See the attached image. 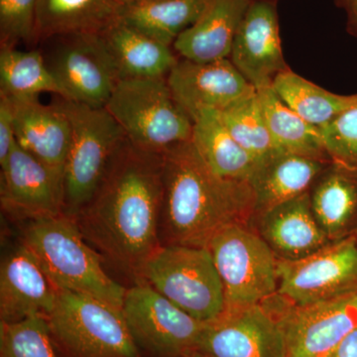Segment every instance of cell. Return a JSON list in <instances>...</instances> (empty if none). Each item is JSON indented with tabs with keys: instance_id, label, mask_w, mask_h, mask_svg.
Wrapping results in <instances>:
<instances>
[{
	"instance_id": "1",
	"label": "cell",
	"mask_w": 357,
	"mask_h": 357,
	"mask_svg": "<svg viewBox=\"0 0 357 357\" xmlns=\"http://www.w3.org/2000/svg\"><path fill=\"white\" fill-rule=\"evenodd\" d=\"M163 160V153L140 149L126 138L93 198L75 217L103 261L135 282L161 246Z\"/></svg>"
},
{
	"instance_id": "2",
	"label": "cell",
	"mask_w": 357,
	"mask_h": 357,
	"mask_svg": "<svg viewBox=\"0 0 357 357\" xmlns=\"http://www.w3.org/2000/svg\"><path fill=\"white\" fill-rule=\"evenodd\" d=\"M163 159L162 246L208 248L222 227L232 223L251 225L255 196L250 183L218 176L192 141L169 148Z\"/></svg>"
},
{
	"instance_id": "3",
	"label": "cell",
	"mask_w": 357,
	"mask_h": 357,
	"mask_svg": "<svg viewBox=\"0 0 357 357\" xmlns=\"http://www.w3.org/2000/svg\"><path fill=\"white\" fill-rule=\"evenodd\" d=\"M21 243L60 291L91 296L122 310L126 289L105 271L103 259L67 213L28 222Z\"/></svg>"
},
{
	"instance_id": "4",
	"label": "cell",
	"mask_w": 357,
	"mask_h": 357,
	"mask_svg": "<svg viewBox=\"0 0 357 357\" xmlns=\"http://www.w3.org/2000/svg\"><path fill=\"white\" fill-rule=\"evenodd\" d=\"M166 77L121 79L105 107L133 145L155 153L191 141L192 135L194 122Z\"/></svg>"
},
{
	"instance_id": "5",
	"label": "cell",
	"mask_w": 357,
	"mask_h": 357,
	"mask_svg": "<svg viewBox=\"0 0 357 357\" xmlns=\"http://www.w3.org/2000/svg\"><path fill=\"white\" fill-rule=\"evenodd\" d=\"M46 319L60 357H144L122 310L102 300L58 290Z\"/></svg>"
},
{
	"instance_id": "6",
	"label": "cell",
	"mask_w": 357,
	"mask_h": 357,
	"mask_svg": "<svg viewBox=\"0 0 357 357\" xmlns=\"http://www.w3.org/2000/svg\"><path fill=\"white\" fill-rule=\"evenodd\" d=\"M55 103L72 126L64 170V201L65 213L75 218L93 198L126 136L105 107L62 98Z\"/></svg>"
},
{
	"instance_id": "7",
	"label": "cell",
	"mask_w": 357,
	"mask_h": 357,
	"mask_svg": "<svg viewBox=\"0 0 357 357\" xmlns=\"http://www.w3.org/2000/svg\"><path fill=\"white\" fill-rule=\"evenodd\" d=\"M139 281L203 323L225 311L222 280L208 248L161 245L143 267Z\"/></svg>"
},
{
	"instance_id": "8",
	"label": "cell",
	"mask_w": 357,
	"mask_h": 357,
	"mask_svg": "<svg viewBox=\"0 0 357 357\" xmlns=\"http://www.w3.org/2000/svg\"><path fill=\"white\" fill-rule=\"evenodd\" d=\"M208 248L222 280L225 309L259 304L277 293L278 258L252 225L222 227Z\"/></svg>"
},
{
	"instance_id": "9",
	"label": "cell",
	"mask_w": 357,
	"mask_h": 357,
	"mask_svg": "<svg viewBox=\"0 0 357 357\" xmlns=\"http://www.w3.org/2000/svg\"><path fill=\"white\" fill-rule=\"evenodd\" d=\"M122 314L141 352L152 357L196 351L204 325L142 281L126 289Z\"/></svg>"
},
{
	"instance_id": "10",
	"label": "cell",
	"mask_w": 357,
	"mask_h": 357,
	"mask_svg": "<svg viewBox=\"0 0 357 357\" xmlns=\"http://www.w3.org/2000/svg\"><path fill=\"white\" fill-rule=\"evenodd\" d=\"M277 293L297 306H309L357 293V238L333 241L299 260L277 262Z\"/></svg>"
},
{
	"instance_id": "11",
	"label": "cell",
	"mask_w": 357,
	"mask_h": 357,
	"mask_svg": "<svg viewBox=\"0 0 357 357\" xmlns=\"http://www.w3.org/2000/svg\"><path fill=\"white\" fill-rule=\"evenodd\" d=\"M261 303L283 331L286 357H328L357 326V293L309 306L278 293Z\"/></svg>"
},
{
	"instance_id": "12",
	"label": "cell",
	"mask_w": 357,
	"mask_h": 357,
	"mask_svg": "<svg viewBox=\"0 0 357 357\" xmlns=\"http://www.w3.org/2000/svg\"><path fill=\"white\" fill-rule=\"evenodd\" d=\"M61 38L62 42L46 63L64 89L65 100L105 107L121 77L102 35Z\"/></svg>"
},
{
	"instance_id": "13",
	"label": "cell",
	"mask_w": 357,
	"mask_h": 357,
	"mask_svg": "<svg viewBox=\"0 0 357 357\" xmlns=\"http://www.w3.org/2000/svg\"><path fill=\"white\" fill-rule=\"evenodd\" d=\"M196 352L208 357H286L285 337L259 303L225 309L204 323Z\"/></svg>"
},
{
	"instance_id": "14",
	"label": "cell",
	"mask_w": 357,
	"mask_h": 357,
	"mask_svg": "<svg viewBox=\"0 0 357 357\" xmlns=\"http://www.w3.org/2000/svg\"><path fill=\"white\" fill-rule=\"evenodd\" d=\"M0 202L16 220L55 217L65 213L64 178L16 143L1 167Z\"/></svg>"
},
{
	"instance_id": "15",
	"label": "cell",
	"mask_w": 357,
	"mask_h": 357,
	"mask_svg": "<svg viewBox=\"0 0 357 357\" xmlns=\"http://www.w3.org/2000/svg\"><path fill=\"white\" fill-rule=\"evenodd\" d=\"M229 60L256 91L272 86L275 77L289 69L275 1L251 2L237 30Z\"/></svg>"
},
{
	"instance_id": "16",
	"label": "cell",
	"mask_w": 357,
	"mask_h": 357,
	"mask_svg": "<svg viewBox=\"0 0 357 357\" xmlns=\"http://www.w3.org/2000/svg\"><path fill=\"white\" fill-rule=\"evenodd\" d=\"M174 98L194 121L204 110H220L255 88L229 59L196 62L178 60L166 77Z\"/></svg>"
},
{
	"instance_id": "17",
	"label": "cell",
	"mask_w": 357,
	"mask_h": 357,
	"mask_svg": "<svg viewBox=\"0 0 357 357\" xmlns=\"http://www.w3.org/2000/svg\"><path fill=\"white\" fill-rule=\"evenodd\" d=\"M58 290L24 244L11 251L0 266V323L49 316Z\"/></svg>"
},
{
	"instance_id": "18",
	"label": "cell",
	"mask_w": 357,
	"mask_h": 357,
	"mask_svg": "<svg viewBox=\"0 0 357 357\" xmlns=\"http://www.w3.org/2000/svg\"><path fill=\"white\" fill-rule=\"evenodd\" d=\"M251 225L279 260L302 259L332 243L314 217L310 192L257 213Z\"/></svg>"
},
{
	"instance_id": "19",
	"label": "cell",
	"mask_w": 357,
	"mask_h": 357,
	"mask_svg": "<svg viewBox=\"0 0 357 357\" xmlns=\"http://www.w3.org/2000/svg\"><path fill=\"white\" fill-rule=\"evenodd\" d=\"M9 98L16 143L64 178L72 142V126L67 115L56 103L43 105L38 98Z\"/></svg>"
},
{
	"instance_id": "20",
	"label": "cell",
	"mask_w": 357,
	"mask_h": 357,
	"mask_svg": "<svg viewBox=\"0 0 357 357\" xmlns=\"http://www.w3.org/2000/svg\"><path fill=\"white\" fill-rule=\"evenodd\" d=\"M252 0H206L198 20L173 44L174 50L196 62L229 59L239 25Z\"/></svg>"
},
{
	"instance_id": "21",
	"label": "cell",
	"mask_w": 357,
	"mask_h": 357,
	"mask_svg": "<svg viewBox=\"0 0 357 357\" xmlns=\"http://www.w3.org/2000/svg\"><path fill=\"white\" fill-rule=\"evenodd\" d=\"M314 217L332 243L357 231V168L331 162L310 191Z\"/></svg>"
},
{
	"instance_id": "22",
	"label": "cell",
	"mask_w": 357,
	"mask_h": 357,
	"mask_svg": "<svg viewBox=\"0 0 357 357\" xmlns=\"http://www.w3.org/2000/svg\"><path fill=\"white\" fill-rule=\"evenodd\" d=\"M331 162L279 153L262 164L251 182L255 196V215L311 191Z\"/></svg>"
},
{
	"instance_id": "23",
	"label": "cell",
	"mask_w": 357,
	"mask_h": 357,
	"mask_svg": "<svg viewBox=\"0 0 357 357\" xmlns=\"http://www.w3.org/2000/svg\"><path fill=\"white\" fill-rule=\"evenodd\" d=\"M192 122V145L211 170L227 180L251 184L260 164L234 139L218 110H204Z\"/></svg>"
},
{
	"instance_id": "24",
	"label": "cell",
	"mask_w": 357,
	"mask_h": 357,
	"mask_svg": "<svg viewBox=\"0 0 357 357\" xmlns=\"http://www.w3.org/2000/svg\"><path fill=\"white\" fill-rule=\"evenodd\" d=\"M100 35L121 79L166 77L177 64L178 59L171 47L119 20Z\"/></svg>"
},
{
	"instance_id": "25",
	"label": "cell",
	"mask_w": 357,
	"mask_h": 357,
	"mask_svg": "<svg viewBox=\"0 0 357 357\" xmlns=\"http://www.w3.org/2000/svg\"><path fill=\"white\" fill-rule=\"evenodd\" d=\"M114 0H38L37 39L102 34L119 20Z\"/></svg>"
},
{
	"instance_id": "26",
	"label": "cell",
	"mask_w": 357,
	"mask_h": 357,
	"mask_svg": "<svg viewBox=\"0 0 357 357\" xmlns=\"http://www.w3.org/2000/svg\"><path fill=\"white\" fill-rule=\"evenodd\" d=\"M270 135L280 153L301 155L331 162L321 128L296 114L275 93L272 86L257 89Z\"/></svg>"
},
{
	"instance_id": "27",
	"label": "cell",
	"mask_w": 357,
	"mask_h": 357,
	"mask_svg": "<svg viewBox=\"0 0 357 357\" xmlns=\"http://www.w3.org/2000/svg\"><path fill=\"white\" fill-rule=\"evenodd\" d=\"M204 4L206 0H150L121 7L119 20L171 47L198 20Z\"/></svg>"
},
{
	"instance_id": "28",
	"label": "cell",
	"mask_w": 357,
	"mask_h": 357,
	"mask_svg": "<svg viewBox=\"0 0 357 357\" xmlns=\"http://www.w3.org/2000/svg\"><path fill=\"white\" fill-rule=\"evenodd\" d=\"M272 88L291 109L319 128L357 102V93L344 96L331 93L296 74L290 68L275 77Z\"/></svg>"
},
{
	"instance_id": "29",
	"label": "cell",
	"mask_w": 357,
	"mask_h": 357,
	"mask_svg": "<svg viewBox=\"0 0 357 357\" xmlns=\"http://www.w3.org/2000/svg\"><path fill=\"white\" fill-rule=\"evenodd\" d=\"M55 93L66 98L43 54L38 50L0 49V93L13 98H36L40 93Z\"/></svg>"
},
{
	"instance_id": "30",
	"label": "cell",
	"mask_w": 357,
	"mask_h": 357,
	"mask_svg": "<svg viewBox=\"0 0 357 357\" xmlns=\"http://www.w3.org/2000/svg\"><path fill=\"white\" fill-rule=\"evenodd\" d=\"M218 112L234 139L260 166L280 153L270 135L256 89Z\"/></svg>"
},
{
	"instance_id": "31",
	"label": "cell",
	"mask_w": 357,
	"mask_h": 357,
	"mask_svg": "<svg viewBox=\"0 0 357 357\" xmlns=\"http://www.w3.org/2000/svg\"><path fill=\"white\" fill-rule=\"evenodd\" d=\"M0 357H60L43 316L0 323Z\"/></svg>"
},
{
	"instance_id": "32",
	"label": "cell",
	"mask_w": 357,
	"mask_h": 357,
	"mask_svg": "<svg viewBox=\"0 0 357 357\" xmlns=\"http://www.w3.org/2000/svg\"><path fill=\"white\" fill-rule=\"evenodd\" d=\"M38 0H0V46L15 48L37 39Z\"/></svg>"
},
{
	"instance_id": "33",
	"label": "cell",
	"mask_w": 357,
	"mask_h": 357,
	"mask_svg": "<svg viewBox=\"0 0 357 357\" xmlns=\"http://www.w3.org/2000/svg\"><path fill=\"white\" fill-rule=\"evenodd\" d=\"M321 132L332 161L357 168V102L323 126Z\"/></svg>"
},
{
	"instance_id": "34",
	"label": "cell",
	"mask_w": 357,
	"mask_h": 357,
	"mask_svg": "<svg viewBox=\"0 0 357 357\" xmlns=\"http://www.w3.org/2000/svg\"><path fill=\"white\" fill-rule=\"evenodd\" d=\"M15 145L13 105L8 96L0 93V166L6 163Z\"/></svg>"
},
{
	"instance_id": "35",
	"label": "cell",
	"mask_w": 357,
	"mask_h": 357,
	"mask_svg": "<svg viewBox=\"0 0 357 357\" xmlns=\"http://www.w3.org/2000/svg\"><path fill=\"white\" fill-rule=\"evenodd\" d=\"M328 357H357V326L335 347Z\"/></svg>"
},
{
	"instance_id": "36",
	"label": "cell",
	"mask_w": 357,
	"mask_h": 357,
	"mask_svg": "<svg viewBox=\"0 0 357 357\" xmlns=\"http://www.w3.org/2000/svg\"><path fill=\"white\" fill-rule=\"evenodd\" d=\"M340 8L347 14V31L357 38V0H335Z\"/></svg>"
},
{
	"instance_id": "37",
	"label": "cell",
	"mask_w": 357,
	"mask_h": 357,
	"mask_svg": "<svg viewBox=\"0 0 357 357\" xmlns=\"http://www.w3.org/2000/svg\"><path fill=\"white\" fill-rule=\"evenodd\" d=\"M121 7L134 6L141 2L150 1V0H114Z\"/></svg>"
},
{
	"instance_id": "38",
	"label": "cell",
	"mask_w": 357,
	"mask_h": 357,
	"mask_svg": "<svg viewBox=\"0 0 357 357\" xmlns=\"http://www.w3.org/2000/svg\"><path fill=\"white\" fill-rule=\"evenodd\" d=\"M185 357H208L204 356V354H199V352L192 351L191 354H188Z\"/></svg>"
},
{
	"instance_id": "39",
	"label": "cell",
	"mask_w": 357,
	"mask_h": 357,
	"mask_svg": "<svg viewBox=\"0 0 357 357\" xmlns=\"http://www.w3.org/2000/svg\"><path fill=\"white\" fill-rule=\"evenodd\" d=\"M252 1H275V0H252Z\"/></svg>"
},
{
	"instance_id": "40",
	"label": "cell",
	"mask_w": 357,
	"mask_h": 357,
	"mask_svg": "<svg viewBox=\"0 0 357 357\" xmlns=\"http://www.w3.org/2000/svg\"><path fill=\"white\" fill-rule=\"evenodd\" d=\"M356 238H357V231H356Z\"/></svg>"
}]
</instances>
